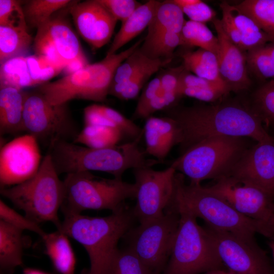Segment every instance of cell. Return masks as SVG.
I'll use <instances>...</instances> for the list:
<instances>
[{
  "label": "cell",
  "instance_id": "cell-1",
  "mask_svg": "<svg viewBox=\"0 0 274 274\" xmlns=\"http://www.w3.org/2000/svg\"><path fill=\"white\" fill-rule=\"evenodd\" d=\"M175 121L179 133L180 152L207 138L229 136L250 138L257 143L274 141L263 127L256 111L236 103L194 105L163 111Z\"/></svg>",
  "mask_w": 274,
  "mask_h": 274
},
{
  "label": "cell",
  "instance_id": "cell-2",
  "mask_svg": "<svg viewBox=\"0 0 274 274\" xmlns=\"http://www.w3.org/2000/svg\"><path fill=\"white\" fill-rule=\"evenodd\" d=\"M142 136L114 147L94 149L67 141H60L48 149L58 175L100 171L122 179L129 169L152 166L153 159L148 158L139 144Z\"/></svg>",
  "mask_w": 274,
  "mask_h": 274
},
{
  "label": "cell",
  "instance_id": "cell-3",
  "mask_svg": "<svg viewBox=\"0 0 274 274\" xmlns=\"http://www.w3.org/2000/svg\"><path fill=\"white\" fill-rule=\"evenodd\" d=\"M59 229L76 240L88 253L90 266L86 274H107L119 239L132 228L135 219L126 206L108 216L65 215Z\"/></svg>",
  "mask_w": 274,
  "mask_h": 274
},
{
  "label": "cell",
  "instance_id": "cell-4",
  "mask_svg": "<svg viewBox=\"0 0 274 274\" xmlns=\"http://www.w3.org/2000/svg\"><path fill=\"white\" fill-rule=\"evenodd\" d=\"M185 176L177 172L174 191L170 203L184 208L206 225L228 232L248 240L259 233L257 223L238 212L222 197L209 191L201 184H187Z\"/></svg>",
  "mask_w": 274,
  "mask_h": 274
},
{
  "label": "cell",
  "instance_id": "cell-5",
  "mask_svg": "<svg viewBox=\"0 0 274 274\" xmlns=\"http://www.w3.org/2000/svg\"><path fill=\"white\" fill-rule=\"evenodd\" d=\"M140 39L119 53L106 55L100 61L39 86L37 91L51 104L61 105L74 99L103 102L109 94L118 67L143 43Z\"/></svg>",
  "mask_w": 274,
  "mask_h": 274
},
{
  "label": "cell",
  "instance_id": "cell-6",
  "mask_svg": "<svg viewBox=\"0 0 274 274\" xmlns=\"http://www.w3.org/2000/svg\"><path fill=\"white\" fill-rule=\"evenodd\" d=\"M0 192L22 210L28 219L38 224L51 222L57 229L60 228L62 222L58 217V211L63 199V182L60 180L48 153L43 158L34 176L19 184L1 188Z\"/></svg>",
  "mask_w": 274,
  "mask_h": 274
},
{
  "label": "cell",
  "instance_id": "cell-7",
  "mask_svg": "<svg viewBox=\"0 0 274 274\" xmlns=\"http://www.w3.org/2000/svg\"><path fill=\"white\" fill-rule=\"evenodd\" d=\"M180 214L171 254L161 274H201L224 269L212 238L186 209L170 204Z\"/></svg>",
  "mask_w": 274,
  "mask_h": 274
},
{
  "label": "cell",
  "instance_id": "cell-8",
  "mask_svg": "<svg viewBox=\"0 0 274 274\" xmlns=\"http://www.w3.org/2000/svg\"><path fill=\"white\" fill-rule=\"evenodd\" d=\"M64 196L60 207L64 216L80 214L86 210H109L112 212L125 206L127 199L135 198L134 183L122 179H106L91 172L67 174L63 181Z\"/></svg>",
  "mask_w": 274,
  "mask_h": 274
},
{
  "label": "cell",
  "instance_id": "cell-9",
  "mask_svg": "<svg viewBox=\"0 0 274 274\" xmlns=\"http://www.w3.org/2000/svg\"><path fill=\"white\" fill-rule=\"evenodd\" d=\"M247 149L245 138H209L181 152L170 166L187 177L190 184L198 185L205 180L226 176Z\"/></svg>",
  "mask_w": 274,
  "mask_h": 274
},
{
  "label": "cell",
  "instance_id": "cell-10",
  "mask_svg": "<svg viewBox=\"0 0 274 274\" xmlns=\"http://www.w3.org/2000/svg\"><path fill=\"white\" fill-rule=\"evenodd\" d=\"M180 214L168 206L163 215L131 228L123 236L128 247L150 269L161 274L170 257L179 227Z\"/></svg>",
  "mask_w": 274,
  "mask_h": 274
},
{
  "label": "cell",
  "instance_id": "cell-11",
  "mask_svg": "<svg viewBox=\"0 0 274 274\" xmlns=\"http://www.w3.org/2000/svg\"><path fill=\"white\" fill-rule=\"evenodd\" d=\"M67 104L53 105L38 91L25 92L24 131L48 149L58 141L73 142L80 130Z\"/></svg>",
  "mask_w": 274,
  "mask_h": 274
},
{
  "label": "cell",
  "instance_id": "cell-12",
  "mask_svg": "<svg viewBox=\"0 0 274 274\" xmlns=\"http://www.w3.org/2000/svg\"><path fill=\"white\" fill-rule=\"evenodd\" d=\"M205 186L222 197L245 216L255 221L259 233L274 238V197L260 188L229 176L215 180Z\"/></svg>",
  "mask_w": 274,
  "mask_h": 274
},
{
  "label": "cell",
  "instance_id": "cell-13",
  "mask_svg": "<svg viewBox=\"0 0 274 274\" xmlns=\"http://www.w3.org/2000/svg\"><path fill=\"white\" fill-rule=\"evenodd\" d=\"M132 170L136 188V202L132 211L143 224L163 215L173 195L176 171L170 165L161 170L151 166Z\"/></svg>",
  "mask_w": 274,
  "mask_h": 274
},
{
  "label": "cell",
  "instance_id": "cell-14",
  "mask_svg": "<svg viewBox=\"0 0 274 274\" xmlns=\"http://www.w3.org/2000/svg\"><path fill=\"white\" fill-rule=\"evenodd\" d=\"M218 254L234 274H274V266L255 239L248 240L206 225Z\"/></svg>",
  "mask_w": 274,
  "mask_h": 274
},
{
  "label": "cell",
  "instance_id": "cell-15",
  "mask_svg": "<svg viewBox=\"0 0 274 274\" xmlns=\"http://www.w3.org/2000/svg\"><path fill=\"white\" fill-rule=\"evenodd\" d=\"M42 159L39 144L30 134L19 136L6 144L0 151L1 188L31 178L38 172Z\"/></svg>",
  "mask_w": 274,
  "mask_h": 274
},
{
  "label": "cell",
  "instance_id": "cell-16",
  "mask_svg": "<svg viewBox=\"0 0 274 274\" xmlns=\"http://www.w3.org/2000/svg\"><path fill=\"white\" fill-rule=\"evenodd\" d=\"M226 176L258 187L274 197V141L257 143L247 149Z\"/></svg>",
  "mask_w": 274,
  "mask_h": 274
},
{
  "label": "cell",
  "instance_id": "cell-17",
  "mask_svg": "<svg viewBox=\"0 0 274 274\" xmlns=\"http://www.w3.org/2000/svg\"><path fill=\"white\" fill-rule=\"evenodd\" d=\"M68 11L78 33L92 48L110 41L118 21L98 0L74 1Z\"/></svg>",
  "mask_w": 274,
  "mask_h": 274
},
{
  "label": "cell",
  "instance_id": "cell-18",
  "mask_svg": "<svg viewBox=\"0 0 274 274\" xmlns=\"http://www.w3.org/2000/svg\"><path fill=\"white\" fill-rule=\"evenodd\" d=\"M219 43L217 54L221 77L231 91L247 89L250 85L247 67L246 56L225 33L221 20H212Z\"/></svg>",
  "mask_w": 274,
  "mask_h": 274
},
{
  "label": "cell",
  "instance_id": "cell-19",
  "mask_svg": "<svg viewBox=\"0 0 274 274\" xmlns=\"http://www.w3.org/2000/svg\"><path fill=\"white\" fill-rule=\"evenodd\" d=\"M143 130L146 153L160 162L175 145H178L180 133L178 126L168 116L149 117L146 119Z\"/></svg>",
  "mask_w": 274,
  "mask_h": 274
},
{
  "label": "cell",
  "instance_id": "cell-20",
  "mask_svg": "<svg viewBox=\"0 0 274 274\" xmlns=\"http://www.w3.org/2000/svg\"><path fill=\"white\" fill-rule=\"evenodd\" d=\"M38 29L42 30L52 41L66 64L74 59L86 58L77 36L64 19L52 16Z\"/></svg>",
  "mask_w": 274,
  "mask_h": 274
},
{
  "label": "cell",
  "instance_id": "cell-21",
  "mask_svg": "<svg viewBox=\"0 0 274 274\" xmlns=\"http://www.w3.org/2000/svg\"><path fill=\"white\" fill-rule=\"evenodd\" d=\"M25 92L10 86L0 89L1 134L24 131L23 114Z\"/></svg>",
  "mask_w": 274,
  "mask_h": 274
},
{
  "label": "cell",
  "instance_id": "cell-22",
  "mask_svg": "<svg viewBox=\"0 0 274 274\" xmlns=\"http://www.w3.org/2000/svg\"><path fill=\"white\" fill-rule=\"evenodd\" d=\"M159 1L150 0L142 4L124 22L115 35L106 55H111L148 28Z\"/></svg>",
  "mask_w": 274,
  "mask_h": 274
},
{
  "label": "cell",
  "instance_id": "cell-23",
  "mask_svg": "<svg viewBox=\"0 0 274 274\" xmlns=\"http://www.w3.org/2000/svg\"><path fill=\"white\" fill-rule=\"evenodd\" d=\"M42 239L45 253L55 269L61 274H74L76 260L68 236L57 230L46 233Z\"/></svg>",
  "mask_w": 274,
  "mask_h": 274
},
{
  "label": "cell",
  "instance_id": "cell-24",
  "mask_svg": "<svg viewBox=\"0 0 274 274\" xmlns=\"http://www.w3.org/2000/svg\"><path fill=\"white\" fill-rule=\"evenodd\" d=\"M23 231L0 220V266L12 271L23 264Z\"/></svg>",
  "mask_w": 274,
  "mask_h": 274
},
{
  "label": "cell",
  "instance_id": "cell-25",
  "mask_svg": "<svg viewBox=\"0 0 274 274\" xmlns=\"http://www.w3.org/2000/svg\"><path fill=\"white\" fill-rule=\"evenodd\" d=\"M230 8L233 21L241 37V49L243 51L262 47L274 42V38L263 31L251 17L234 6L230 5Z\"/></svg>",
  "mask_w": 274,
  "mask_h": 274
},
{
  "label": "cell",
  "instance_id": "cell-26",
  "mask_svg": "<svg viewBox=\"0 0 274 274\" xmlns=\"http://www.w3.org/2000/svg\"><path fill=\"white\" fill-rule=\"evenodd\" d=\"M185 21L183 12L173 0L159 1L147 35L166 31L180 34Z\"/></svg>",
  "mask_w": 274,
  "mask_h": 274
},
{
  "label": "cell",
  "instance_id": "cell-27",
  "mask_svg": "<svg viewBox=\"0 0 274 274\" xmlns=\"http://www.w3.org/2000/svg\"><path fill=\"white\" fill-rule=\"evenodd\" d=\"M32 42L27 27L0 25V62L24 56Z\"/></svg>",
  "mask_w": 274,
  "mask_h": 274
},
{
  "label": "cell",
  "instance_id": "cell-28",
  "mask_svg": "<svg viewBox=\"0 0 274 274\" xmlns=\"http://www.w3.org/2000/svg\"><path fill=\"white\" fill-rule=\"evenodd\" d=\"M182 57L183 65L189 72L211 81L225 84L221 77L217 57L215 53L198 49L184 53Z\"/></svg>",
  "mask_w": 274,
  "mask_h": 274
},
{
  "label": "cell",
  "instance_id": "cell-29",
  "mask_svg": "<svg viewBox=\"0 0 274 274\" xmlns=\"http://www.w3.org/2000/svg\"><path fill=\"white\" fill-rule=\"evenodd\" d=\"M172 59L150 60L129 81L121 86L110 88L109 94L123 100L136 98L152 76Z\"/></svg>",
  "mask_w": 274,
  "mask_h": 274
},
{
  "label": "cell",
  "instance_id": "cell-30",
  "mask_svg": "<svg viewBox=\"0 0 274 274\" xmlns=\"http://www.w3.org/2000/svg\"><path fill=\"white\" fill-rule=\"evenodd\" d=\"M180 45L182 39L180 33L160 32L147 35L140 49L150 59H172L174 50Z\"/></svg>",
  "mask_w": 274,
  "mask_h": 274
},
{
  "label": "cell",
  "instance_id": "cell-31",
  "mask_svg": "<svg viewBox=\"0 0 274 274\" xmlns=\"http://www.w3.org/2000/svg\"><path fill=\"white\" fill-rule=\"evenodd\" d=\"M117 128L101 125H84L74 143L94 148L102 149L119 144L123 138Z\"/></svg>",
  "mask_w": 274,
  "mask_h": 274
},
{
  "label": "cell",
  "instance_id": "cell-32",
  "mask_svg": "<svg viewBox=\"0 0 274 274\" xmlns=\"http://www.w3.org/2000/svg\"><path fill=\"white\" fill-rule=\"evenodd\" d=\"M0 83L1 87L20 90L37 85L30 74L25 56L12 58L1 64Z\"/></svg>",
  "mask_w": 274,
  "mask_h": 274
},
{
  "label": "cell",
  "instance_id": "cell-33",
  "mask_svg": "<svg viewBox=\"0 0 274 274\" xmlns=\"http://www.w3.org/2000/svg\"><path fill=\"white\" fill-rule=\"evenodd\" d=\"M180 35L182 45L197 47L217 55L219 48L218 38L206 24L190 20L185 21Z\"/></svg>",
  "mask_w": 274,
  "mask_h": 274
},
{
  "label": "cell",
  "instance_id": "cell-34",
  "mask_svg": "<svg viewBox=\"0 0 274 274\" xmlns=\"http://www.w3.org/2000/svg\"><path fill=\"white\" fill-rule=\"evenodd\" d=\"M69 0H31L23 7L27 26L39 28L45 24L57 11L69 6Z\"/></svg>",
  "mask_w": 274,
  "mask_h": 274
},
{
  "label": "cell",
  "instance_id": "cell-35",
  "mask_svg": "<svg viewBox=\"0 0 274 274\" xmlns=\"http://www.w3.org/2000/svg\"><path fill=\"white\" fill-rule=\"evenodd\" d=\"M234 6L274 38V0H245Z\"/></svg>",
  "mask_w": 274,
  "mask_h": 274
},
{
  "label": "cell",
  "instance_id": "cell-36",
  "mask_svg": "<svg viewBox=\"0 0 274 274\" xmlns=\"http://www.w3.org/2000/svg\"><path fill=\"white\" fill-rule=\"evenodd\" d=\"M107 274H153L150 269L129 247L117 249Z\"/></svg>",
  "mask_w": 274,
  "mask_h": 274
},
{
  "label": "cell",
  "instance_id": "cell-37",
  "mask_svg": "<svg viewBox=\"0 0 274 274\" xmlns=\"http://www.w3.org/2000/svg\"><path fill=\"white\" fill-rule=\"evenodd\" d=\"M140 46L118 67L110 88L124 85L152 60L143 54Z\"/></svg>",
  "mask_w": 274,
  "mask_h": 274
},
{
  "label": "cell",
  "instance_id": "cell-38",
  "mask_svg": "<svg viewBox=\"0 0 274 274\" xmlns=\"http://www.w3.org/2000/svg\"><path fill=\"white\" fill-rule=\"evenodd\" d=\"M26 58L31 76L37 85L47 83L62 72V68L41 56L35 54Z\"/></svg>",
  "mask_w": 274,
  "mask_h": 274
},
{
  "label": "cell",
  "instance_id": "cell-39",
  "mask_svg": "<svg viewBox=\"0 0 274 274\" xmlns=\"http://www.w3.org/2000/svg\"><path fill=\"white\" fill-rule=\"evenodd\" d=\"M246 58L247 63L257 76L273 79L271 59L266 45L248 51Z\"/></svg>",
  "mask_w": 274,
  "mask_h": 274
},
{
  "label": "cell",
  "instance_id": "cell-40",
  "mask_svg": "<svg viewBox=\"0 0 274 274\" xmlns=\"http://www.w3.org/2000/svg\"><path fill=\"white\" fill-rule=\"evenodd\" d=\"M0 218L6 223L22 231L27 230L37 233L43 238L46 234L39 224L23 216L0 200Z\"/></svg>",
  "mask_w": 274,
  "mask_h": 274
},
{
  "label": "cell",
  "instance_id": "cell-41",
  "mask_svg": "<svg viewBox=\"0 0 274 274\" xmlns=\"http://www.w3.org/2000/svg\"><path fill=\"white\" fill-rule=\"evenodd\" d=\"M190 20L206 24L215 19L216 12L200 0H173Z\"/></svg>",
  "mask_w": 274,
  "mask_h": 274
},
{
  "label": "cell",
  "instance_id": "cell-42",
  "mask_svg": "<svg viewBox=\"0 0 274 274\" xmlns=\"http://www.w3.org/2000/svg\"><path fill=\"white\" fill-rule=\"evenodd\" d=\"M0 25L27 28L19 1L0 0Z\"/></svg>",
  "mask_w": 274,
  "mask_h": 274
},
{
  "label": "cell",
  "instance_id": "cell-43",
  "mask_svg": "<svg viewBox=\"0 0 274 274\" xmlns=\"http://www.w3.org/2000/svg\"><path fill=\"white\" fill-rule=\"evenodd\" d=\"M255 110L261 116L274 120V80L260 87L255 92Z\"/></svg>",
  "mask_w": 274,
  "mask_h": 274
},
{
  "label": "cell",
  "instance_id": "cell-44",
  "mask_svg": "<svg viewBox=\"0 0 274 274\" xmlns=\"http://www.w3.org/2000/svg\"><path fill=\"white\" fill-rule=\"evenodd\" d=\"M33 47L36 54L45 57L63 70L66 62L59 54L52 41L40 29H37Z\"/></svg>",
  "mask_w": 274,
  "mask_h": 274
},
{
  "label": "cell",
  "instance_id": "cell-45",
  "mask_svg": "<svg viewBox=\"0 0 274 274\" xmlns=\"http://www.w3.org/2000/svg\"><path fill=\"white\" fill-rule=\"evenodd\" d=\"M117 20L122 23L142 4L135 0H98Z\"/></svg>",
  "mask_w": 274,
  "mask_h": 274
},
{
  "label": "cell",
  "instance_id": "cell-46",
  "mask_svg": "<svg viewBox=\"0 0 274 274\" xmlns=\"http://www.w3.org/2000/svg\"><path fill=\"white\" fill-rule=\"evenodd\" d=\"M187 87L193 88H216L230 91L226 84L211 81L190 73L186 69L182 73L178 88Z\"/></svg>",
  "mask_w": 274,
  "mask_h": 274
},
{
  "label": "cell",
  "instance_id": "cell-47",
  "mask_svg": "<svg viewBox=\"0 0 274 274\" xmlns=\"http://www.w3.org/2000/svg\"><path fill=\"white\" fill-rule=\"evenodd\" d=\"M177 91L181 97L187 96L205 102L214 101L229 93L222 89L187 87L179 88Z\"/></svg>",
  "mask_w": 274,
  "mask_h": 274
},
{
  "label": "cell",
  "instance_id": "cell-48",
  "mask_svg": "<svg viewBox=\"0 0 274 274\" xmlns=\"http://www.w3.org/2000/svg\"><path fill=\"white\" fill-rule=\"evenodd\" d=\"M230 6L226 2H222L220 5L222 13V17L220 19L221 24L224 31L230 40L241 48V37L233 21Z\"/></svg>",
  "mask_w": 274,
  "mask_h": 274
},
{
  "label": "cell",
  "instance_id": "cell-49",
  "mask_svg": "<svg viewBox=\"0 0 274 274\" xmlns=\"http://www.w3.org/2000/svg\"><path fill=\"white\" fill-rule=\"evenodd\" d=\"M185 69L183 64L180 66L169 68L161 72L159 74L161 89L165 92L177 91L181 76Z\"/></svg>",
  "mask_w": 274,
  "mask_h": 274
},
{
  "label": "cell",
  "instance_id": "cell-50",
  "mask_svg": "<svg viewBox=\"0 0 274 274\" xmlns=\"http://www.w3.org/2000/svg\"><path fill=\"white\" fill-rule=\"evenodd\" d=\"M161 87L159 74L148 82L142 90L134 112L141 110L160 92Z\"/></svg>",
  "mask_w": 274,
  "mask_h": 274
},
{
  "label": "cell",
  "instance_id": "cell-51",
  "mask_svg": "<svg viewBox=\"0 0 274 274\" xmlns=\"http://www.w3.org/2000/svg\"><path fill=\"white\" fill-rule=\"evenodd\" d=\"M88 64L87 58L74 59L66 64L62 72L65 76L68 75L82 70Z\"/></svg>",
  "mask_w": 274,
  "mask_h": 274
},
{
  "label": "cell",
  "instance_id": "cell-52",
  "mask_svg": "<svg viewBox=\"0 0 274 274\" xmlns=\"http://www.w3.org/2000/svg\"><path fill=\"white\" fill-rule=\"evenodd\" d=\"M266 47L271 59V65L273 73V79L272 80H274V42L267 44Z\"/></svg>",
  "mask_w": 274,
  "mask_h": 274
},
{
  "label": "cell",
  "instance_id": "cell-53",
  "mask_svg": "<svg viewBox=\"0 0 274 274\" xmlns=\"http://www.w3.org/2000/svg\"><path fill=\"white\" fill-rule=\"evenodd\" d=\"M23 274H49L40 270L26 268L23 271Z\"/></svg>",
  "mask_w": 274,
  "mask_h": 274
},
{
  "label": "cell",
  "instance_id": "cell-54",
  "mask_svg": "<svg viewBox=\"0 0 274 274\" xmlns=\"http://www.w3.org/2000/svg\"><path fill=\"white\" fill-rule=\"evenodd\" d=\"M203 274H234L229 271H227L224 269H219L213 270L210 271H208Z\"/></svg>",
  "mask_w": 274,
  "mask_h": 274
},
{
  "label": "cell",
  "instance_id": "cell-55",
  "mask_svg": "<svg viewBox=\"0 0 274 274\" xmlns=\"http://www.w3.org/2000/svg\"><path fill=\"white\" fill-rule=\"evenodd\" d=\"M269 246L271 250V253L272 255V257L274 261V238L272 239V241L270 242Z\"/></svg>",
  "mask_w": 274,
  "mask_h": 274
},
{
  "label": "cell",
  "instance_id": "cell-56",
  "mask_svg": "<svg viewBox=\"0 0 274 274\" xmlns=\"http://www.w3.org/2000/svg\"><path fill=\"white\" fill-rule=\"evenodd\" d=\"M271 121H272V122L273 123V124H274V120H271Z\"/></svg>",
  "mask_w": 274,
  "mask_h": 274
}]
</instances>
